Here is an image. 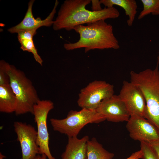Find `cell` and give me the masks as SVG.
<instances>
[{
  "mask_svg": "<svg viewBox=\"0 0 159 159\" xmlns=\"http://www.w3.org/2000/svg\"><path fill=\"white\" fill-rule=\"evenodd\" d=\"M54 108V103L51 100H39L34 107L32 114L37 126V143L39 154H45L48 159H55L49 149V135L47 124L48 114Z\"/></svg>",
  "mask_w": 159,
  "mask_h": 159,
  "instance_id": "cell-6",
  "label": "cell"
},
{
  "mask_svg": "<svg viewBox=\"0 0 159 159\" xmlns=\"http://www.w3.org/2000/svg\"><path fill=\"white\" fill-rule=\"evenodd\" d=\"M89 140L87 135L80 139L77 137H68L61 159H87V143Z\"/></svg>",
  "mask_w": 159,
  "mask_h": 159,
  "instance_id": "cell-13",
  "label": "cell"
},
{
  "mask_svg": "<svg viewBox=\"0 0 159 159\" xmlns=\"http://www.w3.org/2000/svg\"><path fill=\"white\" fill-rule=\"evenodd\" d=\"M108 121L127 122L130 115L124 102L119 95H113L103 100L96 109Z\"/></svg>",
  "mask_w": 159,
  "mask_h": 159,
  "instance_id": "cell-11",
  "label": "cell"
},
{
  "mask_svg": "<svg viewBox=\"0 0 159 159\" xmlns=\"http://www.w3.org/2000/svg\"><path fill=\"white\" fill-rule=\"evenodd\" d=\"M36 30L22 31L18 34V40L21 39H33V36L36 34Z\"/></svg>",
  "mask_w": 159,
  "mask_h": 159,
  "instance_id": "cell-21",
  "label": "cell"
},
{
  "mask_svg": "<svg viewBox=\"0 0 159 159\" xmlns=\"http://www.w3.org/2000/svg\"><path fill=\"white\" fill-rule=\"evenodd\" d=\"M159 55L154 69L130 73V82L138 87L145 99V118L159 130Z\"/></svg>",
  "mask_w": 159,
  "mask_h": 159,
  "instance_id": "cell-3",
  "label": "cell"
},
{
  "mask_svg": "<svg viewBox=\"0 0 159 159\" xmlns=\"http://www.w3.org/2000/svg\"><path fill=\"white\" fill-rule=\"evenodd\" d=\"M118 95L125 103L130 116H138L145 118L146 101L138 87L130 81H124Z\"/></svg>",
  "mask_w": 159,
  "mask_h": 159,
  "instance_id": "cell-9",
  "label": "cell"
},
{
  "mask_svg": "<svg viewBox=\"0 0 159 159\" xmlns=\"http://www.w3.org/2000/svg\"><path fill=\"white\" fill-rule=\"evenodd\" d=\"M14 127L21 146L22 159H35L39 154L37 130L30 124L21 122H14Z\"/></svg>",
  "mask_w": 159,
  "mask_h": 159,
  "instance_id": "cell-8",
  "label": "cell"
},
{
  "mask_svg": "<svg viewBox=\"0 0 159 159\" xmlns=\"http://www.w3.org/2000/svg\"><path fill=\"white\" fill-rule=\"evenodd\" d=\"M143 6V10L138 16L139 20L151 14L153 15H159V0H141Z\"/></svg>",
  "mask_w": 159,
  "mask_h": 159,
  "instance_id": "cell-17",
  "label": "cell"
},
{
  "mask_svg": "<svg viewBox=\"0 0 159 159\" xmlns=\"http://www.w3.org/2000/svg\"><path fill=\"white\" fill-rule=\"evenodd\" d=\"M143 157V153L140 150L133 153L128 157L125 159H141Z\"/></svg>",
  "mask_w": 159,
  "mask_h": 159,
  "instance_id": "cell-23",
  "label": "cell"
},
{
  "mask_svg": "<svg viewBox=\"0 0 159 159\" xmlns=\"http://www.w3.org/2000/svg\"><path fill=\"white\" fill-rule=\"evenodd\" d=\"M126 127L130 137L135 140L149 143L159 140V130L143 117L130 116Z\"/></svg>",
  "mask_w": 159,
  "mask_h": 159,
  "instance_id": "cell-10",
  "label": "cell"
},
{
  "mask_svg": "<svg viewBox=\"0 0 159 159\" xmlns=\"http://www.w3.org/2000/svg\"><path fill=\"white\" fill-rule=\"evenodd\" d=\"M18 41L21 46L20 49L24 51H27L32 53L35 61L42 66L43 60L38 54L33 39H21Z\"/></svg>",
  "mask_w": 159,
  "mask_h": 159,
  "instance_id": "cell-18",
  "label": "cell"
},
{
  "mask_svg": "<svg viewBox=\"0 0 159 159\" xmlns=\"http://www.w3.org/2000/svg\"><path fill=\"white\" fill-rule=\"evenodd\" d=\"M148 143L151 145L155 150L159 158V140Z\"/></svg>",
  "mask_w": 159,
  "mask_h": 159,
  "instance_id": "cell-24",
  "label": "cell"
},
{
  "mask_svg": "<svg viewBox=\"0 0 159 159\" xmlns=\"http://www.w3.org/2000/svg\"><path fill=\"white\" fill-rule=\"evenodd\" d=\"M140 147L143 153L142 159H159L156 152L149 143L140 142Z\"/></svg>",
  "mask_w": 159,
  "mask_h": 159,
  "instance_id": "cell-19",
  "label": "cell"
},
{
  "mask_svg": "<svg viewBox=\"0 0 159 159\" xmlns=\"http://www.w3.org/2000/svg\"><path fill=\"white\" fill-rule=\"evenodd\" d=\"M5 66L9 85L17 100L16 115L33 114L34 107L40 99L32 82L22 71L13 65L5 61Z\"/></svg>",
  "mask_w": 159,
  "mask_h": 159,
  "instance_id": "cell-4",
  "label": "cell"
},
{
  "mask_svg": "<svg viewBox=\"0 0 159 159\" xmlns=\"http://www.w3.org/2000/svg\"><path fill=\"white\" fill-rule=\"evenodd\" d=\"M105 120L96 110L82 108L79 111L70 110L64 118H52L50 121L54 131L69 137H77L82 129L88 124L99 123Z\"/></svg>",
  "mask_w": 159,
  "mask_h": 159,
  "instance_id": "cell-5",
  "label": "cell"
},
{
  "mask_svg": "<svg viewBox=\"0 0 159 159\" xmlns=\"http://www.w3.org/2000/svg\"><path fill=\"white\" fill-rule=\"evenodd\" d=\"M35 159H42L41 156L38 155L36 157Z\"/></svg>",
  "mask_w": 159,
  "mask_h": 159,
  "instance_id": "cell-27",
  "label": "cell"
},
{
  "mask_svg": "<svg viewBox=\"0 0 159 159\" xmlns=\"http://www.w3.org/2000/svg\"><path fill=\"white\" fill-rule=\"evenodd\" d=\"M101 4L105 7H111L114 5L121 7L125 11L126 15L128 17L127 23L129 26H132L137 13V5L135 0H100Z\"/></svg>",
  "mask_w": 159,
  "mask_h": 159,
  "instance_id": "cell-15",
  "label": "cell"
},
{
  "mask_svg": "<svg viewBox=\"0 0 159 159\" xmlns=\"http://www.w3.org/2000/svg\"><path fill=\"white\" fill-rule=\"evenodd\" d=\"M90 0H66L61 5L57 16L54 21L53 28L57 31L73 30L77 26L100 20L114 19L120 16L118 10L114 7H105L99 11L86 9Z\"/></svg>",
  "mask_w": 159,
  "mask_h": 159,
  "instance_id": "cell-1",
  "label": "cell"
},
{
  "mask_svg": "<svg viewBox=\"0 0 159 159\" xmlns=\"http://www.w3.org/2000/svg\"><path fill=\"white\" fill-rule=\"evenodd\" d=\"M5 62L4 60L0 61V85L9 84V78L6 71Z\"/></svg>",
  "mask_w": 159,
  "mask_h": 159,
  "instance_id": "cell-20",
  "label": "cell"
},
{
  "mask_svg": "<svg viewBox=\"0 0 159 159\" xmlns=\"http://www.w3.org/2000/svg\"><path fill=\"white\" fill-rule=\"evenodd\" d=\"M17 103L16 96L9 84L0 85V112H15Z\"/></svg>",
  "mask_w": 159,
  "mask_h": 159,
  "instance_id": "cell-14",
  "label": "cell"
},
{
  "mask_svg": "<svg viewBox=\"0 0 159 159\" xmlns=\"http://www.w3.org/2000/svg\"><path fill=\"white\" fill-rule=\"evenodd\" d=\"M73 29L79 34L80 39L74 43L64 44V47L67 50L84 48L86 53L95 49H117L120 48L112 26L105 20L88 23L86 26L77 25Z\"/></svg>",
  "mask_w": 159,
  "mask_h": 159,
  "instance_id": "cell-2",
  "label": "cell"
},
{
  "mask_svg": "<svg viewBox=\"0 0 159 159\" xmlns=\"http://www.w3.org/2000/svg\"><path fill=\"white\" fill-rule=\"evenodd\" d=\"M87 159H112L114 154L105 150L95 138L87 143Z\"/></svg>",
  "mask_w": 159,
  "mask_h": 159,
  "instance_id": "cell-16",
  "label": "cell"
},
{
  "mask_svg": "<svg viewBox=\"0 0 159 159\" xmlns=\"http://www.w3.org/2000/svg\"><path fill=\"white\" fill-rule=\"evenodd\" d=\"M113 86L106 82L95 80L81 90L77 102L82 108L96 110L104 100L114 95Z\"/></svg>",
  "mask_w": 159,
  "mask_h": 159,
  "instance_id": "cell-7",
  "label": "cell"
},
{
  "mask_svg": "<svg viewBox=\"0 0 159 159\" xmlns=\"http://www.w3.org/2000/svg\"><path fill=\"white\" fill-rule=\"evenodd\" d=\"M42 159H47V156L44 154H42L41 155Z\"/></svg>",
  "mask_w": 159,
  "mask_h": 159,
  "instance_id": "cell-26",
  "label": "cell"
},
{
  "mask_svg": "<svg viewBox=\"0 0 159 159\" xmlns=\"http://www.w3.org/2000/svg\"><path fill=\"white\" fill-rule=\"evenodd\" d=\"M34 0H31L28 4V7L22 20L18 24L8 29L11 33H18L25 31L36 30L42 26H50L53 25V20L56 13V8L59 4L57 0L55 1L54 8L49 15L45 19L42 20L40 17L35 18L32 13V8Z\"/></svg>",
  "mask_w": 159,
  "mask_h": 159,
  "instance_id": "cell-12",
  "label": "cell"
},
{
  "mask_svg": "<svg viewBox=\"0 0 159 159\" xmlns=\"http://www.w3.org/2000/svg\"><path fill=\"white\" fill-rule=\"evenodd\" d=\"M6 157L3 155L1 153H0V159H4Z\"/></svg>",
  "mask_w": 159,
  "mask_h": 159,
  "instance_id": "cell-25",
  "label": "cell"
},
{
  "mask_svg": "<svg viewBox=\"0 0 159 159\" xmlns=\"http://www.w3.org/2000/svg\"><path fill=\"white\" fill-rule=\"evenodd\" d=\"M92 3V11H99L103 9L101 6V4L99 0H91Z\"/></svg>",
  "mask_w": 159,
  "mask_h": 159,
  "instance_id": "cell-22",
  "label": "cell"
}]
</instances>
